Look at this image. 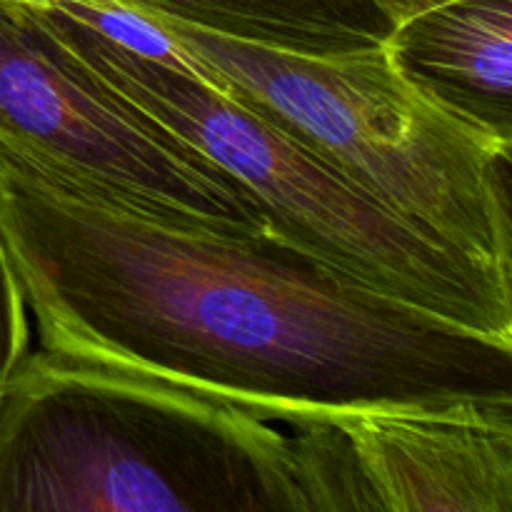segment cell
Here are the masks:
<instances>
[{
	"label": "cell",
	"mask_w": 512,
	"mask_h": 512,
	"mask_svg": "<svg viewBox=\"0 0 512 512\" xmlns=\"http://www.w3.org/2000/svg\"><path fill=\"white\" fill-rule=\"evenodd\" d=\"M0 235L40 348L300 428L512 405V340L370 288L275 230H185L0 165Z\"/></svg>",
	"instance_id": "obj_1"
},
{
	"label": "cell",
	"mask_w": 512,
	"mask_h": 512,
	"mask_svg": "<svg viewBox=\"0 0 512 512\" xmlns=\"http://www.w3.org/2000/svg\"><path fill=\"white\" fill-rule=\"evenodd\" d=\"M0 512H315L295 435L188 388L25 353L0 398Z\"/></svg>",
	"instance_id": "obj_2"
},
{
	"label": "cell",
	"mask_w": 512,
	"mask_h": 512,
	"mask_svg": "<svg viewBox=\"0 0 512 512\" xmlns=\"http://www.w3.org/2000/svg\"><path fill=\"white\" fill-rule=\"evenodd\" d=\"M158 20L225 95L343 170L425 233L512 278V143L415 88L388 43L300 55Z\"/></svg>",
	"instance_id": "obj_3"
},
{
	"label": "cell",
	"mask_w": 512,
	"mask_h": 512,
	"mask_svg": "<svg viewBox=\"0 0 512 512\" xmlns=\"http://www.w3.org/2000/svg\"><path fill=\"white\" fill-rule=\"evenodd\" d=\"M125 103L233 175L275 233L425 313L512 340V278L425 233L248 105L110 43L55 0H30Z\"/></svg>",
	"instance_id": "obj_4"
},
{
	"label": "cell",
	"mask_w": 512,
	"mask_h": 512,
	"mask_svg": "<svg viewBox=\"0 0 512 512\" xmlns=\"http://www.w3.org/2000/svg\"><path fill=\"white\" fill-rule=\"evenodd\" d=\"M0 165L185 230H273L248 190L113 93L30 0H0Z\"/></svg>",
	"instance_id": "obj_5"
},
{
	"label": "cell",
	"mask_w": 512,
	"mask_h": 512,
	"mask_svg": "<svg viewBox=\"0 0 512 512\" xmlns=\"http://www.w3.org/2000/svg\"><path fill=\"white\" fill-rule=\"evenodd\" d=\"M295 430L315 512H512V405L360 410Z\"/></svg>",
	"instance_id": "obj_6"
},
{
	"label": "cell",
	"mask_w": 512,
	"mask_h": 512,
	"mask_svg": "<svg viewBox=\"0 0 512 512\" xmlns=\"http://www.w3.org/2000/svg\"><path fill=\"white\" fill-rule=\"evenodd\" d=\"M388 50L415 88L512 143V0H435L395 20Z\"/></svg>",
	"instance_id": "obj_7"
},
{
	"label": "cell",
	"mask_w": 512,
	"mask_h": 512,
	"mask_svg": "<svg viewBox=\"0 0 512 512\" xmlns=\"http://www.w3.org/2000/svg\"><path fill=\"white\" fill-rule=\"evenodd\" d=\"M223 38L300 55H338L388 43L380 0H128Z\"/></svg>",
	"instance_id": "obj_8"
},
{
	"label": "cell",
	"mask_w": 512,
	"mask_h": 512,
	"mask_svg": "<svg viewBox=\"0 0 512 512\" xmlns=\"http://www.w3.org/2000/svg\"><path fill=\"white\" fill-rule=\"evenodd\" d=\"M28 303L0 235V398L10 375L28 353Z\"/></svg>",
	"instance_id": "obj_9"
},
{
	"label": "cell",
	"mask_w": 512,
	"mask_h": 512,
	"mask_svg": "<svg viewBox=\"0 0 512 512\" xmlns=\"http://www.w3.org/2000/svg\"><path fill=\"white\" fill-rule=\"evenodd\" d=\"M430 3H435V0H380L383 10L388 13L390 23H395V20L405 18V15L415 13V10L425 8Z\"/></svg>",
	"instance_id": "obj_10"
}]
</instances>
